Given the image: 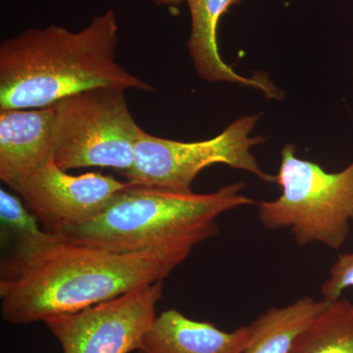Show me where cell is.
I'll return each instance as SVG.
<instances>
[{
    "instance_id": "1",
    "label": "cell",
    "mask_w": 353,
    "mask_h": 353,
    "mask_svg": "<svg viewBox=\"0 0 353 353\" xmlns=\"http://www.w3.org/2000/svg\"><path fill=\"white\" fill-rule=\"evenodd\" d=\"M190 254L176 248L108 252L46 231L18 241L15 252L1 260L2 318L25 325L83 310L163 281Z\"/></svg>"
},
{
    "instance_id": "2",
    "label": "cell",
    "mask_w": 353,
    "mask_h": 353,
    "mask_svg": "<svg viewBox=\"0 0 353 353\" xmlns=\"http://www.w3.org/2000/svg\"><path fill=\"white\" fill-rule=\"evenodd\" d=\"M118 29L108 9L79 32L50 25L2 41L0 110L48 108L92 88L154 92L118 62Z\"/></svg>"
},
{
    "instance_id": "3",
    "label": "cell",
    "mask_w": 353,
    "mask_h": 353,
    "mask_svg": "<svg viewBox=\"0 0 353 353\" xmlns=\"http://www.w3.org/2000/svg\"><path fill=\"white\" fill-rule=\"evenodd\" d=\"M245 188V183L239 182L201 194L128 182L95 219L54 234L113 252L176 248L192 253L219 233L220 215L254 205L243 194Z\"/></svg>"
},
{
    "instance_id": "4",
    "label": "cell",
    "mask_w": 353,
    "mask_h": 353,
    "mask_svg": "<svg viewBox=\"0 0 353 353\" xmlns=\"http://www.w3.org/2000/svg\"><path fill=\"white\" fill-rule=\"evenodd\" d=\"M276 183L282 194L259 205V219L270 231L290 230L296 245L321 243L340 250L353 223V162L345 170L330 173L319 164L297 157L288 143L281 152Z\"/></svg>"
},
{
    "instance_id": "5",
    "label": "cell",
    "mask_w": 353,
    "mask_h": 353,
    "mask_svg": "<svg viewBox=\"0 0 353 353\" xmlns=\"http://www.w3.org/2000/svg\"><path fill=\"white\" fill-rule=\"evenodd\" d=\"M53 108L54 162L59 168L131 170L141 128L132 118L125 90L92 88L65 97Z\"/></svg>"
},
{
    "instance_id": "6",
    "label": "cell",
    "mask_w": 353,
    "mask_h": 353,
    "mask_svg": "<svg viewBox=\"0 0 353 353\" xmlns=\"http://www.w3.org/2000/svg\"><path fill=\"white\" fill-rule=\"evenodd\" d=\"M259 119V115L245 116L214 138L192 143L158 138L141 129L134 166L123 175L134 185L190 192L203 169L224 164L265 183H276V176L266 173L252 152L253 146L265 141L262 137H250Z\"/></svg>"
},
{
    "instance_id": "7",
    "label": "cell",
    "mask_w": 353,
    "mask_h": 353,
    "mask_svg": "<svg viewBox=\"0 0 353 353\" xmlns=\"http://www.w3.org/2000/svg\"><path fill=\"white\" fill-rule=\"evenodd\" d=\"M163 281L44 321L63 353H131L157 319Z\"/></svg>"
},
{
    "instance_id": "8",
    "label": "cell",
    "mask_w": 353,
    "mask_h": 353,
    "mask_svg": "<svg viewBox=\"0 0 353 353\" xmlns=\"http://www.w3.org/2000/svg\"><path fill=\"white\" fill-rule=\"evenodd\" d=\"M127 183L112 176H73L54 161L44 165L16 188L38 220L52 234L95 219Z\"/></svg>"
},
{
    "instance_id": "9",
    "label": "cell",
    "mask_w": 353,
    "mask_h": 353,
    "mask_svg": "<svg viewBox=\"0 0 353 353\" xmlns=\"http://www.w3.org/2000/svg\"><path fill=\"white\" fill-rule=\"evenodd\" d=\"M53 105L0 110V179L11 189L54 161Z\"/></svg>"
},
{
    "instance_id": "10",
    "label": "cell",
    "mask_w": 353,
    "mask_h": 353,
    "mask_svg": "<svg viewBox=\"0 0 353 353\" xmlns=\"http://www.w3.org/2000/svg\"><path fill=\"white\" fill-rule=\"evenodd\" d=\"M250 336V325L226 332L169 309L157 316L136 353H243Z\"/></svg>"
},
{
    "instance_id": "11",
    "label": "cell",
    "mask_w": 353,
    "mask_h": 353,
    "mask_svg": "<svg viewBox=\"0 0 353 353\" xmlns=\"http://www.w3.org/2000/svg\"><path fill=\"white\" fill-rule=\"evenodd\" d=\"M189 6L192 31L187 46L197 74L208 82L241 83L263 92L270 99H281L280 90L264 76L245 78L223 61L218 50L217 30L221 17L241 0H185Z\"/></svg>"
},
{
    "instance_id": "12",
    "label": "cell",
    "mask_w": 353,
    "mask_h": 353,
    "mask_svg": "<svg viewBox=\"0 0 353 353\" xmlns=\"http://www.w3.org/2000/svg\"><path fill=\"white\" fill-rule=\"evenodd\" d=\"M332 301L303 296L272 307L250 323L252 336L243 353H290L297 339Z\"/></svg>"
},
{
    "instance_id": "13",
    "label": "cell",
    "mask_w": 353,
    "mask_h": 353,
    "mask_svg": "<svg viewBox=\"0 0 353 353\" xmlns=\"http://www.w3.org/2000/svg\"><path fill=\"white\" fill-rule=\"evenodd\" d=\"M290 353H353V303L341 297L332 301Z\"/></svg>"
},
{
    "instance_id": "14",
    "label": "cell",
    "mask_w": 353,
    "mask_h": 353,
    "mask_svg": "<svg viewBox=\"0 0 353 353\" xmlns=\"http://www.w3.org/2000/svg\"><path fill=\"white\" fill-rule=\"evenodd\" d=\"M0 218L2 224L17 236L18 241L41 236L38 218L28 212L19 199L6 190H0Z\"/></svg>"
},
{
    "instance_id": "15",
    "label": "cell",
    "mask_w": 353,
    "mask_h": 353,
    "mask_svg": "<svg viewBox=\"0 0 353 353\" xmlns=\"http://www.w3.org/2000/svg\"><path fill=\"white\" fill-rule=\"evenodd\" d=\"M353 288V252L343 253L332 265L329 277L321 285L322 299L336 301L343 292Z\"/></svg>"
},
{
    "instance_id": "16",
    "label": "cell",
    "mask_w": 353,
    "mask_h": 353,
    "mask_svg": "<svg viewBox=\"0 0 353 353\" xmlns=\"http://www.w3.org/2000/svg\"><path fill=\"white\" fill-rule=\"evenodd\" d=\"M158 7L180 6L185 0H150Z\"/></svg>"
}]
</instances>
